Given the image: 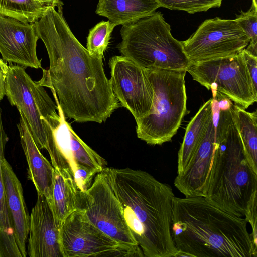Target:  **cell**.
I'll return each mask as SVG.
<instances>
[{
  "mask_svg": "<svg viewBox=\"0 0 257 257\" xmlns=\"http://www.w3.org/2000/svg\"><path fill=\"white\" fill-rule=\"evenodd\" d=\"M47 200L60 229L68 216L79 209L78 191L73 179L54 168L50 197Z\"/></svg>",
  "mask_w": 257,
  "mask_h": 257,
  "instance_id": "d6986e66",
  "label": "cell"
},
{
  "mask_svg": "<svg viewBox=\"0 0 257 257\" xmlns=\"http://www.w3.org/2000/svg\"><path fill=\"white\" fill-rule=\"evenodd\" d=\"M17 127L28 164V179L33 183L37 194L43 195L48 199L51 194L54 168L41 153L21 115Z\"/></svg>",
  "mask_w": 257,
  "mask_h": 257,
  "instance_id": "e0dca14e",
  "label": "cell"
},
{
  "mask_svg": "<svg viewBox=\"0 0 257 257\" xmlns=\"http://www.w3.org/2000/svg\"><path fill=\"white\" fill-rule=\"evenodd\" d=\"M114 28L108 21H103L89 30L87 38L86 49L90 54L103 58Z\"/></svg>",
  "mask_w": 257,
  "mask_h": 257,
  "instance_id": "cb8c5ba5",
  "label": "cell"
},
{
  "mask_svg": "<svg viewBox=\"0 0 257 257\" xmlns=\"http://www.w3.org/2000/svg\"><path fill=\"white\" fill-rule=\"evenodd\" d=\"M1 171L5 189L6 204L14 238L22 257L27 255L30 215L24 200L22 184L12 166L3 157Z\"/></svg>",
  "mask_w": 257,
  "mask_h": 257,
  "instance_id": "2e32d148",
  "label": "cell"
},
{
  "mask_svg": "<svg viewBox=\"0 0 257 257\" xmlns=\"http://www.w3.org/2000/svg\"><path fill=\"white\" fill-rule=\"evenodd\" d=\"M53 95L60 120L53 129V136L46 148L51 164L73 180L76 172L81 169H88L96 174L102 172L107 167V162L75 133L66 120L56 94Z\"/></svg>",
  "mask_w": 257,
  "mask_h": 257,
  "instance_id": "8fae6325",
  "label": "cell"
},
{
  "mask_svg": "<svg viewBox=\"0 0 257 257\" xmlns=\"http://www.w3.org/2000/svg\"><path fill=\"white\" fill-rule=\"evenodd\" d=\"M110 181L128 227L143 256L176 257L171 235V187L150 173L129 168L107 167Z\"/></svg>",
  "mask_w": 257,
  "mask_h": 257,
  "instance_id": "3957f363",
  "label": "cell"
},
{
  "mask_svg": "<svg viewBox=\"0 0 257 257\" xmlns=\"http://www.w3.org/2000/svg\"><path fill=\"white\" fill-rule=\"evenodd\" d=\"M257 191L252 195L248 201L245 212V218L251 226L252 232L250 234L254 246L257 248Z\"/></svg>",
  "mask_w": 257,
  "mask_h": 257,
  "instance_id": "4316f807",
  "label": "cell"
},
{
  "mask_svg": "<svg viewBox=\"0 0 257 257\" xmlns=\"http://www.w3.org/2000/svg\"><path fill=\"white\" fill-rule=\"evenodd\" d=\"M159 7L156 0H99L95 12L115 27L148 17Z\"/></svg>",
  "mask_w": 257,
  "mask_h": 257,
  "instance_id": "ac0fdd59",
  "label": "cell"
},
{
  "mask_svg": "<svg viewBox=\"0 0 257 257\" xmlns=\"http://www.w3.org/2000/svg\"><path fill=\"white\" fill-rule=\"evenodd\" d=\"M4 60L0 59V101L5 95V75L3 69Z\"/></svg>",
  "mask_w": 257,
  "mask_h": 257,
  "instance_id": "f1b7e54d",
  "label": "cell"
},
{
  "mask_svg": "<svg viewBox=\"0 0 257 257\" xmlns=\"http://www.w3.org/2000/svg\"><path fill=\"white\" fill-rule=\"evenodd\" d=\"M78 210L95 227L116 241L130 256H144L128 227L107 167L96 175L88 189L78 192Z\"/></svg>",
  "mask_w": 257,
  "mask_h": 257,
  "instance_id": "ba28073f",
  "label": "cell"
},
{
  "mask_svg": "<svg viewBox=\"0 0 257 257\" xmlns=\"http://www.w3.org/2000/svg\"><path fill=\"white\" fill-rule=\"evenodd\" d=\"M246 63L254 88L257 90V57L245 49L240 52Z\"/></svg>",
  "mask_w": 257,
  "mask_h": 257,
  "instance_id": "83f0119b",
  "label": "cell"
},
{
  "mask_svg": "<svg viewBox=\"0 0 257 257\" xmlns=\"http://www.w3.org/2000/svg\"><path fill=\"white\" fill-rule=\"evenodd\" d=\"M212 107L215 152L205 197L219 208L244 217L257 191V173L251 167L241 139L233 103L218 101Z\"/></svg>",
  "mask_w": 257,
  "mask_h": 257,
  "instance_id": "277c9868",
  "label": "cell"
},
{
  "mask_svg": "<svg viewBox=\"0 0 257 257\" xmlns=\"http://www.w3.org/2000/svg\"><path fill=\"white\" fill-rule=\"evenodd\" d=\"M235 20L250 40L245 49L257 57V7L252 6L249 10L242 12Z\"/></svg>",
  "mask_w": 257,
  "mask_h": 257,
  "instance_id": "484cf974",
  "label": "cell"
},
{
  "mask_svg": "<svg viewBox=\"0 0 257 257\" xmlns=\"http://www.w3.org/2000/svg\"><path fill=\"white\" fill-rule=\"evenodd\" d=\"M245 217L195 196L173 201L171 232L176 257H256Z\"/></svg>",
  "mask_w": 257,
  "mask_h": 257,
  "instance_id": "7a4b0ae2",
  "label": "cell"
},
{
  "mask_svg": "<svg viewBox=\"0 0 257 257\" xmlns=\"http://www.w3.org/2000/svg\"><path fill=\"white\" fill-rule=\"evenodd\" d=\"M252 6L257 7L256 0H252Z\"/></svg>",
  "mask_w": 257,
  "mask_h": 257,
  "instance_id": "f546056e",
  "label": "cell"
},
{
  "mask_svg": "<svg viewBox=\"0 0 257 257\" xmlns=\"http://www.w3.org/2000/svg\"><path fill=\"white\" fill-rule=\"evenodd\" d=\"M160 12L122 25L118 49L145 69L186 70L190 64L181 41Z\"/></svg>",
  "mask_w": 257,
  "mask_h": 257,
  "instance_id": "5b68a950",
  "label": "cell"
},
{
  "mask_svg": "<svg viewBox=\"0 0 257 257\" xmlns=\"http://www.w3.org/2000/svg\"><path fill=\"white\" fill-rule=\"evenodd\" d=\"M61 0H0V15L24 23H35L51 8L62 7Z\"/></svg>",
  "mask_w": 257,
  "mask_h": 257,
  "instance_id": "7402d4cb",
  "label": "cell"
},
{
  "mask_svg": "<svg viewBox=\"0 0 257 257\" xmlns=\"http://www.w3.org/2000/svg\"><path fill=\"white\" fill-rule=\"evenodd\" d=\"M233 106L249 163L257 173V112H248L235 104Z\"/></svg>",
  "mask_w": 257,
  "mask_h": 257,
  "instance_id": "603a6c76",
  "label": "cell"
},
{
  "mask_svg": "<svg viewBox=\"0 0 257 257\" xmlns=\"http://www.w3.org/2000/svg\"><path fill=\"white\" fill-rule=\"evenodd\" d=\"M212 116V98H210L200 107L187 126L178 154V175L184 171L189 163Z\"/></svg>",
  "mask_w": 257,
  "mask_h": 257,
  "instance_id": "ffe728a7",
  "label": "cell"
},
{
  "mask_svg": "<svg viewBox=\"0 0 257 257\" xmlns=\"http://www.w3.org/2000/svg\"><path fill=\"white\" fill-rule=\"evenodd\" d=\"M250 40L235 19L205 20L188 39L181 41L190 63L237 55Z\"/></svg>",
  "mask_w": 257,
  "mask_h": 257,
  "instance_id": "30bf717a",
  "label": "cell"
},
{
  "mask_svg": "<svg viewBox=\"0 0 257 257\" xmlns=\"http://www.w3.org/2000/svg\"><path fill=\"white\" fill-rule=\"evenodd\" d=\"M161 7L188 13L206 12L221 6L222 0H156Z\"/></svg>",
  "mask_w": 257,
  "mask_h": 257,
  "instance_id": "d4e9b609",
  "label": "cell"
},
{
  "mask_svg": "<svg viewBox=\"0 0 257 257\" xmlns=\"http://www.w3.org/2000/svg\"><path fill=\"white\" fill-rule=\"evenodd\" d=\"M5 91L10 104L24 119L38 148L46 149L47 139L60 122L57 105L43 86L34 81L25 68L4 61Z\"/></svg>",
  "mask_w": 257,
  "mask_h": 257,
  "instance_id": "52a82bcc",
  "label": "cell"
},
{
  "mask_svg": "<svg viewBox=\"0 0 257 257\" xmlns=\"http://www.w3.org/2000/svg\"><path fill=\"white\" fill-rule=\"evenodd\" d=\"M56 225L47 199L37 194L30 215L27 255L30 257H62Z\"/></svg>",
  "mask_w": 257,
  "mask_h": 257,
  "instance_id": "9a60e30c",
  "label": "cell"
},
{
  "mask_svg": "<svg viewBox=\"0 0 257 257\" xmlns=\"http://www.w3.org/2000/svg\"><path fill=\"white\" fill-rule=\"evenodd\" d=\"M154 96L151 109L136 122L138 138L150 145L171 141L187 110L186 70L145 69Z\"/></svg>",
  "mask_w": 257,
  "mask_h": 257,
  "instance_id": "8992f818",
  "label": "cell"
},
{
  "mask_svg": "<svg viewBox=\"0 0 257 257\" xmlns=\"http://www.w3.org/2000/svg\"><path fill=\"white\" fill-rule=\"evenodd\" d=\"M39 39L34 23L0 15V53L4 61L25 68H42L36 53Z\"/></svg>",
  "mask_w": 257,
  "mask_h": 257,
  "instance_id": "5bb4252c",
  "label": "cell"
},
{
  "mask_svg": "<svg viewBox=\"0 0 257 257\" xmlns=\"http://www.w3.org/2000/svg\"><path fill=\"white\" fill-rule=\"evenodd\" d=\"M113 92L137 122L149 113L154 91L146 70L128 58L114 56L109 61Z\"/></svg>",
  "mask_w": 257,
  "mask_h": 257,
  "instance_id": "4fadbf2b",
  "label": "cell"
},
{
  "mask_svg": "<svg viewBox=\"0 0 257 257\" xmlns=\"http://www.w3.org/2000/svg\"><path fill=\"white\" fill-rule=\"evenodd\" d=\"M9 138L3 127L0 108V257H22L16 244L7 211L1 160Z\"/></svg>",
  "mask_w": 257,
  "mask_h": 257,
  "instance_id": "44dd1931",
  "label": "cell"
},
{
  "mask_svg": "<svg viewBox=\"0 0 257 257\" xmlns=\"http://www.w3.org/2000/svg\"><path fill=\"white\" fill-rule=\"evenodd\" d=\"M50 62L38 83L53 90L65 116L79 123L104 122L120 106L104 72L102 58L90 54L63 16L51 8L35 23Z\"/></svg>",
  "mask_w": 257,
  "mask_h": 257,
  "instance_id": "6da1fadb",
  "label": "cell"
},
{
  "mask_svg": "<svg viewBox=\"0 0 257 257\" xmlns=\"http://www.w3.org/2000/svg\"><path fill=\"white\" fill-rule=\"evenodd\" d=\"M62 257L130 256L116 241L101 231L77 210L65 220L59 229Z\"/></svg>",
  "mask_w": 257,
  "mask_h": 257,
  "instance_id": "7c38bea8",
  "label": "cell"
},
{
  "mask_svg": "<svg viewBox=\"0 0 257 257\" xmlns=\"http://www.w3.org/2000/svg\"><path fill=\"white\" fill-rule=\"evenodd\" d=\"M187 72L212 93L218 91L244 109L257 101V90L253 87L241 53L190 63Z\"/></svg>",
  "mask_w": 257,
  "mask_h": 257,
  "instance_id": "9c48e42d",
  "label": "cell"
}]
</instances>
